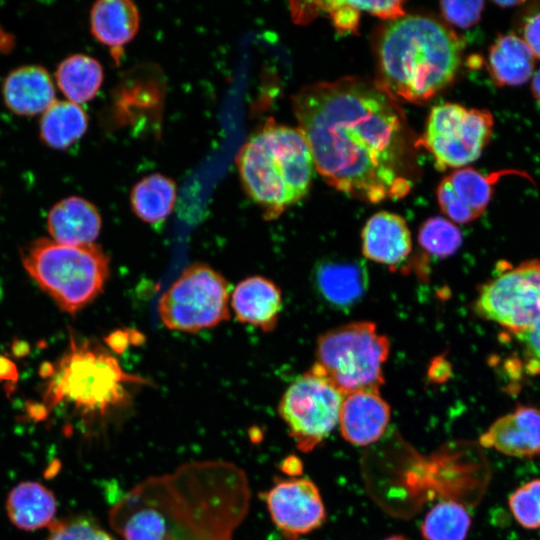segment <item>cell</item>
<instances>
[{"label":"cell","mask_w":540,"mask_h":540,"mask_svg":"<svg viewBox=\"0 0 540 540\" xmlns=\"http://www.w3.org/2000/svg\"><path fill=\"white\" fill-rule=\"evenodd\" d=\"M21 259L40 288L69 313L91 303L109 275V258L95 243L66 245L41 238L21 249Z\"/></svg>","instance_id":"obj_5"},{"label":"cell","mask_w":540,"mask_h":540,"mask_svg":"<svg viewBox=\"0 0 540 540\" xmlns=\"http://www.w3.org/2000/svg\"><path fill=\"white\" fill-rule=\"evenodd\" d=\"M508 506L516 522L525 529H540V479L530 480L515 489Z\"/></svg>","instance_id":"obj_29"},{"label":"cell","mask_w":540,"mask_h":540,"mask_svg":"<svg viewBox=\"0 0 540 540\" xmlns=\"http://www.w3.org/2000/svg\"><path fill=\"white\" fill-rule=\"evenodd\" d=\"M312 6H314L313 10L328 13L339 33L345 34L357 31L361 11L354 6L353 1L312 2Z\"/></svg>","instance_id":"obj_31"},{"label":"cell","mask_w":540,"mask_h":540,"mask_svg":"<svg viewBox=\"0 0 540 540\" xmlns=\"http://www.w3.org/2000/svg\"><path fill=\"white\" fill-rule=\"evenodd\" d=\"M273 523L288 540H298L326 521V510L318 487L308 478L276 481L264 493Z\"/></svg>","instance_id":"obj_12"},{"label":"cell","mask_w":540,"mask_h":540,"mask_svg":"<svg viewBox=\"0 0 540 540\" xmlns=\"http://www.w3.org/2000/svg\"><path fill=\"white\" fill-rule=\"evenodd\" d=\"M56 81L68 101L84 103L98 93L103 82V68L93 57L75 54L59 64Z\"/></svg>","instance_id":"obj_25"},{"label":"cell","mask_w":540,"mask_h":540,"mask_svg":"<svg viewBox=\"0 0 540 540\" xmlns=\"http://www.w3.org/2000/svg\"><path fill=\"white\" fill-rule=\"evenodd\" d=\"M140 14L129 0H101L90 12L93 36L102 44L118 49L130 42L139 29Z\"/></svg>","instance_id":"obj_21"},{"label":"cell","mask_w":540,"mask_h":540,"mask_svg":"<svg viewBox=\"0 0 540 540\" xmlns=\"http://www.w3.org/2000/svg\"><path fill=\"white\" fill-rule=\"evenodd\" d=\"M384 540H409V539L403 535H391L385 538Z\"/></svg>","instance_id":"obj_40"},{"label":"cell","mask_w":540,"mask_h":540,"mask_svg":"<svg viewBox=\"0 0 540 540\" xmlns=\"http://www.w3.org/2000/svg\"><path fill=\"white\" fill-rule=\"evenodd\" d=\"M391 411L379 390L365 389L344 396L338 425L342 437L356 446H368L385 433Z\"/></svg>","instance_id":"obj_15"},{"label":"cell","mask_w":540,"mask_h":540,"mask_svg":"<svg viewBox=\"0 0 540 540\" xmlns=\"http://www.w3.org/2000/svg\"><path fill=\"white\" fill-rule=\"evenodd\" d=\"M479 443L513 458L540 456V408L518 405L496 419L480 436Z\"/></svg>","instance_id":"obj_14"},{"label":"cell","mask_w":540,"mask_h":540,"mask_svg":"<svg viewBox=\"0 0 540 540\" xmlns=\"http://www.w3.org/2000/svg\"><path fill=\"white\" fill-rule=\"evenodd\" d=\"M518 336H520L529 354L540 360V320Z\"/></svg>","instance_id":"obj_35"},{"label":"cell","mask_w":540,"mask_h":540,"mask_svg":"<svg viewBox=\"0 0 540 540\" xmlns=\"http://www.w3.org/2000/svg\"><path fill=\"white\" fill-rule=\"evenodd\" d=\"M228 283L213 268L193 264L162 295L159 315L171 329L195 333L228 320Z\"/></svg>","instance_id":"obj_8"},{"label":"cell","mask_w":540,"mask_h":540,"mask_svg":"<svg viewBox=\"0 0 540 540\" xmlns=\"http://www.w3.org/2000/svg\"><path fill=\"white\" fill-rule=\"evenodd\" d=\"M471 523V515L463 504L445 500L427 512L421 524V534L424 540H465Z\"/></svg>","instance_id":"obj_27"},{"label":"cell","mask_w":540,"mask_h":540,"mask_svg":"<svg viewBox=\"0 0 540 540\" xmlns=\"http://www.w3.org/2000/svg\"><path fill=\"white\" fill-rule=\"evenodd\" d=\"M344 394L314 364L286 389L278 411L302 452H310L338 425Z\"/></svg>","instance_id":"obj_9"},{"label":"cell","mask_w":540,"mask_h":540,"mask_svg":"<svg viewBox=\"0 0 540 540\" xmlns=\"http://www.w3.org/2000/svg\"><path fill=\"white\" fill-rule=\"evenodd\" d=\"M8 108L20 115L44 113L55 102V89L48 72L35 65L13 70L3 83Z\"/></svg>","instance_id":"obj_20"},{"label":"cell","mask_w":540,"mask_h":540,"mask_svg":"<svg viewBox=\"0 0 540 540\" xmlns=\"http://www.w3.org/2000/svg\"><path fill=\"white\" fill-rule=\"evenodd\" d=\"M511 174L530 179L527 173L518 170L483 175L473 168L457 169L438 185L436 194L440 209L453 222H471L486 210L498 179Z\"/></svg>","instance_id":"obj_13"},{"label":"cell","mask_w":540,"mask_h":540,"mask_svg":"<svg viewBox=\"0 0 540 540\" xmlns=\"http://www.w3.org/2000/svg\"><path fill=\"white\" fill-rule=\"evenodd\" d=\"M280 469L291 477H297L303 471V463L297 456L289 455L281 462Z\"/></svg>","instance_id":"obj_36"},{"label":"cell","mask_w":540,"mask_h":540,"mask_svg":"<svg viewBox=\"0 0 540 540\" xmlns=\"http://www.w3.org/2000/svg\"><path fill=\"white\" fill-rule=\"evenodd\" d=\"M57 502L43 484L24 481L9 493L6 510L10 521L19 529L36 530L47 526L54 518Z\"/></svg>","instance_id":"obj_22"},{"label":"cell","mask_w":540,"mask_h":540,"mask_svg":"<svg viewBox=\"0 0 540 540\" xmlns=\"http://www.w3.org/2000/svg\"><path fill=\"white\" fill-rule=\"evenodd\" d=\"M418 242L430 255L445 258L456 253L462 243L459 228L443 217H431L420 227Z\"/></svg>","instance_id":"obj_28"},{"label":"cell","mask_w":540,"mask_h":540,"mask_svg":"<svg viewBox=\"0 0 540 540\" xmlns=\"http://www.w3.org/2000/svg\"><path fill=\"white\" fill-rule=\"evenodd\" d=\"M494 3L497 4L498 6L502 7V8L503 7L507 8V7H511V6L521 5L524 2L523 1H495Z\"/></svg>","instance_id":"obj_39"},{"label":"cell","mask_w":540,"mask_h":540,"mask_svg":"<svg viewBox=\"0 0 540 540\" xmlns=\"http://www.w3.org/2000/svg\"><path fill=\"white\" fill-rule=\"evenodd\" d=\"M88 128L83 108L70 101H55L40 122L42 140L50 147L64 149L80 139Z\"/></svg>","instance_id":"obj_26"},{"label":"cell","mask_w":540,"mask_h":540,"mask_svg":"<svg viewBox=\"0 0 540 540\" xmlns=\"http://www.w3.org/2000/svg\"><path fill=\"white\" fill-rule=\"evenodd\" d=\"M47 540H113L110 534L87 518L54 523Z\"/></svg>","instance_id":"obj_30"},{"label":"cell","mask_w":540,"mask_h":540,"mask_svg":"<svg viewBox=\"0 0 540 540\" xmlns=\"http://www.w3.org/2000/svg\"><path fill=\"white\" fill-rule=\"evenodd\" d=\"M483 8V1L440 2V9L444 19L460 28H469L478 23Z\"/></svg>","instance_id":"obj_32"},{"label":"cell","mask_w":540,"mask_h":540,"mask_svg":"<svg viewBox=\"0 0 540 540\" xmlns=\"http://www.w3.org/2000/svg\"><path fill=\"white\" fill-rule=\"evenodd\" d=\"M493 125L488 110L443 103L432 108L425 132L415 145L432 154L439 170L460 168L480 157L491 139Z\"/></svg>","instance_id":"obj_10"},{"label":"cell","mask_w":540,"mask_h":540,"mask_svg":"<svg viewBox=\"0 0 540 540\" xmlns=\"http://www.w3.org/2000/svg\"><path fill=\"white\" fill-rule=\"evenodd\" d=\"M474 308L516 335L530 329L540 320V261H525L487 281Z\"/></svg>","instance_id":"obj_11"},{"label":"cell","mask_w":540,"mask_h":540,"mask_svg":"<svg viewBox=\"0 0 540 540\" xmlns=\"http://www.w3.org/2000/svg\"><path fill=\"white\" fill-rule=\"evenodd\" d=\"M177 196L175 182L162 174L148 175L131 190L130 204L134 214L148 224L163 222L172 212Z\"/></svg>","instance_id":"obj_24"},{"label":"cell","mask_w":540,"mask_h":540,"mask_svg":"<svg viewBox=\"0 0 540 540\" xmlns=\"http://www.w3.org/2000/svg\"><path fill=\"white\" fill-rule=\"evenodd\" d=\"M51 373L49 402L68 401L85 412L99 414L128 400V386L144 382L126 373L112 354L88 342H73Z\"/></svg>","instance_id":"obj_6"},{"label":"cell","mask_w":540,"mask_h":540,"mask_svg":"<svg viewBox=\"0 0 540 540\" xmlns=\"http://www.w3.org/2000/svg\"><path fill=\"white\" fill-rule=\"evenodd\" d=\"M101 216L89 201L72 196L50 210L47 227L53 241L66 245L94 243L101 230Z\"/></svg>","instance_id":"obj_19"},{"label":"cell","mask_w":540,"mask_h":540,"mask_svg":"<svg viewBox=\"0 0 540 540\" xmlns=\"http://www.w3.org/2000/svg\"><path fill=\"white\" fill-rule=\"evenodd\" d=\"M361 241L366 258L390 267L402 263L412 250L406 221L387 211H380L368 219L362 229Z\"/></svg>","instance_id":"obj_17"},{"label":"cell","mask_w":540,"mask_h":540,"mask_svg":"<svg viewBox=\"0 0 540 540\" xmlns=\"http://www.w3.org/2000/svg\"><path fill=\"white\" fill-rule=\"evenodd\" d=\"M359 11H366L382 19L396 20L404 16L402 1H353Z\"/></svg>","instance_id":"obj_33"},{"label":"cell","mask_w":540,"mask_h":540,"mask_svg":"<svg viewBox=\"0 0 540 540\" xmlns=\"http://www.w3.org/2000/svg\"><path fill=\"white\" fill-rule=\"evenodd\" d=\"M390 341L368 321L348 323L322 334L315 365L344 394L384 384L383 365Z\"/></svg>","instance_id":"obj_7"},{"label":"cell","mask_w":540,"mask_h":540,"mask_svg":"<svg viewBox=\"0 0 540 540\" xmlns=\"http://www.w3.org/2000/svg\"><path fill=\"white\" fill-rule=\"evenodd\" d=\"M534 56L515 34L500 35L489 49L488 71L499 86H519L532 76Z\"/></svg>","instance_id":"obj_23"},{"label":"cell","mask_w":540,"mask_h":540,"mask_svg":"<svg viewBox=\"0 0 540 540\" xmlns=\"http://www.w3.org/2000/svg\"><path fill=\"white\" fill-rule=\"evenodd\" d=\"M312 280L320 298L338 310L359 303L369 285L368 270L359 260H321L313 269Z\"/></svg>","instance_id":"obj_16"},{"label":"cell","mask_w":540,"mask_h":540,"mask_svg":"<svg viewBox=\"0 0 540 540\" xmlns=\"http://www.w3.org/2000/svg\"><path fill=\"white\" fill-rule=\"evenodd\" d=\"M531 88L535 99L540 104V69L535 73L533 77Z\"/></svg>","instance_id":"obj_38"},{"label":"cell","mask_w":540,"mask_h":540,"mask_svg":"<svg viewBox=\"0 0 540 540\" xmlns=\"http://www.w3.org/2000/svg\"><path fill=\"white\" fill-rule=\"evenodd\" d=\"M524 41L533 56L540 59V12L528 18L523 28Z\"/></svg>","instance_id":"obj_34"},{"label":"cell","mask_w":540,"mask_h":540,"mask_svg":"<svg viewBox=\"0 0 540 540\" xmlns=\"http://www.w3.org/2000/svg\"><path fill=\"white\" fill-rule=\"evenodd\" d=\"M292 105L314 166L329 185L370 203L409 193V130L395 97L379 82H317L301 88Z\"/></svg>","instance_id":"obj_1"},{"label":"cell","mask_w":540,"mask_h":540,"mask_svg":"<svg viewBox=\"0 0 540 540\" xmlns=\"http://www.w3.org/2000/svg\"><path fill=\"white\" fill-rule=\"evenodd\" d=\"M236 163L245 192L267 219L307 194L315 169L301 131L272 120L241 147Z\"/></svg>","instance_id":"obj_4"},{"label":"cell","mask_w":540,"mask_h":540,"mask_svg":"<svg viewBox=\"0 0 540 540\" xmlns=\"http://www.w3.org/2000/svg\"><path fill=\"white\" fill-rule=\"evenodd\" d=\"M250 500L247 475L236 464L191 461L123 494L109 523L124 540H233Z\"/></svg>","instance_id":"obj_2"},{"label":"cell","mask_w":540,"mask_h":540,"mask_svg":"<svg viewBox=\"0 0 540 540\" xmlns=\"http://www.w3.org/2000/svg\"><path fill=\"white\" fill-rule=\"evenodd\" d=\"M463 46L456 33L435 19L412 15L393 20L378 41V82L394 97L425 102L453 80Z\"/></svg>","instance_id":"obj_3"},{"label":"cell","mask_w":540,"mask_h":540,"mask_svg":"<svg viewBox=\"0 0 540 540\" xmlns=\"http://www.w3.org/2000/svg\"><path fill=\"white\" fill-rule=\"evenodd\" d=\"M15 372L14 365L7 359L0 357V378H9Z\"/></svg>","instance_id":"obj_37"},{"label":"cell","mask_w":540,"mask_h":540,"mask_svg":"<svg viewBox=\"0 0 540 540\" xmlns=\"http://www.w3.org/2000/svg\"><path fill=\"white\" fill-rule=\"evenodd\" d=\"M231 305L240 322L271 331L279 318L282 295L279 287L271 280L251 276L235 286Z\"/></svg>","instance_id":"obj_18"}]
</instances>
